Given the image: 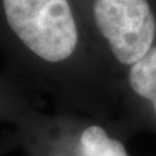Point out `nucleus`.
<instances>
[{
	"label": "nucleus",
	"mask_w": 156,
	"mask_h": 156,
	"mask_svg": "<svg viewBox=\"0 0 156 156\" xmlns=\"http://www.w3.org/2000/svg\"><path fill=\"white\" fill-rule=\"evenodd\" d=\"M8 26L20 42L47 62L68 60L78 46V29L68 0H2Z\"/></svg>",
	"instance_id": "1"
},
{
	"label": "nucleus",
	"mask_w": 156,
	"mask_h": 156,
	"mask_svg": "<svg viewBox=\"0 0 156 156\" xmlns=\"http://www.w3.org/2000/svg\"><path fill=\"white\" fill-rule=\"evenodd\" d=\"M94 21L116 60L133 65L151 48L156 20L148 0H95Z\"/></svg>",
	"instance_id": "2"
},
{
	"label": "nucleus",
	"mask_w": 156,
	"mask_h": 156,
	"mask_svg": "<svg viewBox=\"0 0 156 156\" xmlns=\"http://www.w3.org/2000/svg\"><path fill=\"white\" fill-rule=\"evenodd\" d=\"M129 85L138 96L152 103L156 115V47L130 66Z\"/></svg>",
	"instance_id": "3"
},
{
	"label": "nucleus",
	"mask_w": 156,
	"mask_h": 156,
	"mask_svg": "<svg viewBox=\"0 0 156 156\" xmlns=\"http://www.w3.org/2000/svg\"><path fill=\"white\" fill-rule=\"evenodd\" d=\"M80 156H129L125 146L99 125H90L80 135Z\"/></svg>",
	"instance_id": "4"
}]
</instances>
